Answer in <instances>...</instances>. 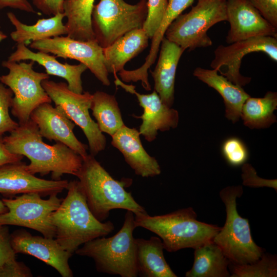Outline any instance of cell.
<instances>
[{
	"label": "cell",
	"mask_w": 277,
	"mask_h": 277,
	"mask_svg": "<svg viewBox=\"0 0 277 277\" xmlns=\"http://www.w3.org/2000/svg\"><path fill=\"white\" fill-rule=\"evenodd\" d=\"M3 139L10 152L29 159L26 168L32 174L51 173L52 180H59L65 174L76 176L82 166L83 157L66 145L56 142L50 145L44 142L37 125L30 118L19 124Z\"/></svg>",
	"instance_id": "obj_1"
},
{
	"label": "cell",
	"mask_w": 277,
	"mask_h": 277,
	"mask_svg": "<svg viewBox=\"0 0 277 277\" xmlns=\"http://www.w3.org/2000/svg\"><path fill=\"white\" fill-rule=\"evenodd\" d=\"M68 192L51 221L55 228V239L67 251L73 254L81 245L113 231L111 221H98L90 210L78 180L69 182Z\"/></svg>",
	"instance_id": "obj_2"
},
{
	"label": "cell",
	"mask_w": 277,
	"mask_h": 277,
	"mask_svg": "<svg viewBox=\"0 0 277 277\" xmlns=\"http://www.w3.org/2000/svg\"><path fill=\"white\" fill-rule=\"evenodd\" d=\"M134 215L136 227H143L157 234L168 252L195 249L213 241L221 229L197 220L196 213L191 207L161 215L150 216L147 213Z\"/></svg>",
	"instance_id": "obj_3"
},
{
	"label": "cell",
	"mask_w": 277,
	"mask_h": 277,
	"mask_svg": "<svg viewBox=\"0 0 277 277\" xmlns=\"http://www.w3.org/2000/svg\"><path fill=\"white\" fill-rule=\"evenodd\" d=\"M83 164L76 177L85 194L88 206L93 215L103 222L113 209L132 211L134 214L147 213L130 192L126 183L113 179L92 154L83 158Z\"/></svg>",
	"instance_id": "obj_4"
},
{
	"label": "cell",
	"mask_w": 277,
	"mask_h": 277,
	"mask_svg": "<svg viewBox=\"0 0 277 277\" xmlns=\"http://www.w3.org/2000/svg\"><path fill=\"white\" fill-rule=\"evenodd\" d=\"M135 228L134 213L127 210L123 226L115 235L89 241L75 253L93 259L97 271L121 277H136V245L133 236Z\"/></svg>",
	"instance_id": "obj_5"
},
{
	"label": "cell",
	"mask_w": 277,
	"mask_h": 277,
	"mask_svg": "<svg viewBox=\"0 0 277 277\" xmlns=\"http://www.w3.org/2000/svg\"><path fill=\"white\" fill-rule=\"evenodd\" d=\"M243 192L240 185L228 186L220 191L226 209V221L213 239L230 263L240 265L253 263L264 253L252 239L248 219L241 216L237 211L236 199Z\"/></svg>",
	"instance_id": "obj_6"
},
{
	"label": "cell",
	"mask_w": 277,
	"mask_h": 277,
	"mask_svg": "<svg viewBox=\"0 0 277 277\" xmlns=\"http://www.w3.org/2000/svg\"><path fill=\"white\" fill-rule=\"evenodd\" d=\"M227 21L226 1L198 0L185 14H180L168 27L165 35L185 50L211 46L207 31L214 25Z\"/></svg>",
	"instance_id": "obj_7"
},
{
	"label": "cell",
	"mask_w": 277,
	"mask_h": 277,
	"mask_svg": "<svg viewBox=\"0 0 277 277\" xmlns=\"http://www.w3.org/2000/svg\"><path fill=\"white\" fill-rule=\"evenodd\" d=\"M147 13V0L134 5L124 0H100L91 14L95 39L103 48L107 47L126 33L142 28Z\"/></svg>",
	"instance_id": "obj_8"
},
{
	"label": "cell",
	"mask_w": 277,
	"mask_h": 277,
	"mask_svg": "<svg viewBox=\"0 0 277 277\" xmlns=\"http://www.w3.org/2000/svg\"><path fill=\"white\" fill-rule=\"evenodd\" d=\"M34 63L33 61L17 63L9 60L2 63L9 72L0 76V82L8 86L14 94L11 112L19 124L29 121L31 113L38 106L52 102L42 85L44 80L49 79V75L34 71Z\"/></svg>",
	"instance_id": "obj_9"
},
{
	"label": "cell",
	"mask_w": 277,
	"mask_h": 277,
	"mask_svg": "<svg viewBox=\"0 0 277 277\" xmlns=\"http://www.w3.org/2000/svg\"><path fill=\"white\" fill-rule=\"evenodd\" d=\"M42 85L55 105L61 107L68 117L83 131L90 154L95 156L103 151L106 146V137L89 113L92 94L88 91L74 92L66 83H56L48 79L44 80Z\"/></svg>",
	"instance_id": "obj_10"
},
{
	"label": "cell",
	"mask_w": 277,
	"mask_h": 277,
	"mask_svg": "<svg viewBox=\"0 0 277 277\" xmlns=\"http://www.w3.org/2000/svg\"><path fill=\"white\" fill-rule=\"evenodd\" d=\"M2 201L8 211L0 214V225L26 227L45 237L55 238L51 216L62 201L57 194L51 195L45 200L38 193H25L14 199L3 198Z\"/></svg>",
	"instance_id": "obj_11"
},
{
	"label": "cell",
	"mask_w": 277,
	"mask_h": 277,
	"mask_svg": "<svg viewBox=\"0 0 277 277\" xmlns=\"http://www.w3.org/2000/svg\"><path fill=\"white\" fill-rule=\"evenodd\" d=\"M30 47L38 51L51 53L56 57L77 60L86 65L103 85H110L103 48L96 39L80 41L68 36H58L32 42Z\"/></svg>",
	"instance_id": "obj_12"
},
{
	"label": "cell",
	"mask_w": 277,
	"mask_h": 277,
	"mask_svg": "<svg viewBox=\"0 0 277 277\" xmlns=\"http://www.w3.org/2000/svg\"><path fill=\"white\" fill-rule=\"evenodd\" d=\"M254 52H264L272 60L277 61V38L271 36H259L248 38L230 44L228 46L220 45L214 50V57L210 66L232 83L244 86L249 83L251 78L241 74L240 69L243 57Z\"/></svg>",
	"instance_id": "obj_13"
},
{
	"label": "cell",
	"mask_w": 277,
	"mask_h": 277,
	"mask_svg": "<svg viewBox=\"0 0 277 277\" xmlns=\"http://www.w3.org/2000/svg\"><path fill=\"white\" fill-rule=\"evenodd\" d=\"M114 83L126 91L136 95L140 106L143 109L142 115L135 117L142 121L139 132L149 142L156 137L158 131H168L175 128L179 123L178 111L164 104L157 92L154 90L150 94H141L135 90L132 85H126L114 74Z\"/></svg>",
	"instance_id": "obj_14"
},
{
	"label": "cell",
	"mask_w": 277,
	"mask_h": 277,
	"mask_svg": "<svg viewBox=\"0 0 277 277\" xmlns=\"http://www.w3.org/2000/svg\"><path fill=\"white\" fill-rule=\"evenodd\" d=\"M11 242L16 254L33 256L54 268L62 277H72L69 265L73 255L66 250L55 238L32 235L25 229L13 231Z\"/></svg>",
	"instance_id": "obj_15"
},
{
	"label": "cell",
	"mask_w": 277,
	"mask_h": 277,
	"mask_svg": "<svg viewBox=\"0 0 277 277\" xmlns=\"http://www.w3.org/2000/svg\"><path fill=\"white\" fill-rule=\"evenodd\" d=\"M22 161L0 166V193L5 195L35 193L41 196L58 194L67 189V180H45L28 172Z\"/></svg>",
	"instance_id": "obj_16"
},
{
	"label": "cell",
	"mask_w": 277,
	"mask_h": 277,
	"mask_svg": "<svg viewBox=\"0 0 277 277\" xmlns=\"http://www.w3.org/2000/svg\"><path fill=\"white\" fill-rule=\"evenodd\" d=\"M227 21L230 29L228 44L259 36L277 38L276 28L265 19L248 0H227Z\"/></svg>",
	"instance_id": "obj_17"
},
{
	"label": "cell",
	"mask_w": 277,
	"mask_h": 277,
	"mask_svg": "<svg viewBox=\"0 0 277 277\" xmlns=\"http://www.w3.org/2000/svg\"><path fill=\"white\" fill-rule=\"evenodd\" d=\"M30 118L36 124L43 137L66 145L83 158L88 154V146L74 135L75 123L61 107H53L49 103H43L33 111Z\"/></svg>",
	"instance_id": "obj_18"
},
{
	"label": "cell",
	"mask_w": 277,
	"mask_h": 277,
	"mask_svg": "<svg viewBox=\"0 0 277 277\" xmlns=\"http://www.w3.org/2000/svg\"><path fill=\"white\" fill-rule=\"evenodd\" d=\"M140 135L136 129L125 125L111 136V144L122 153L136 175L144 177L158 175L161 172L160 166L145 150Z\"/></svg>",
	"instance_id": "obj_19"
},
{
	"label": "cell",
	"mask_w": 277,
	"mask_h": 277,
	"mask_svg": "<svg viewBox=\"0 0 277 277\" xmlns=\"http://www.w3.org/2000/svg\"><path fill=\"white\" fill-rule=\"evenodd\" d=\"M8 60L16 62L33 61L43 66L48 74L64 78L71 91L77 93L83 92L81 76L88 68L82 63L78 65L61 63L55 56L41 51L34 52L24 43L17 44L16 50L10 55Z\"/></svg>",
	"instance_id": "obj_20"
},
{
	"label": "cell",
	"mask_w": 277,
	"mask_h": 277,
	"mask_svg": "<svg viewBox=\"0 0 277 277\" xmlns=\"http://www.w3.org/2000/svg\"><path fill=\"white\" fill-rule=\"evenodd\" d=\"M157 64L151 71L154 90L162 102L171 107L174 101V83L177 66L185 50L165 36L161 43Z\"/></svg>",
	"instance_id": "obj_21"
},
{
	"label": "cell",
	"mask_w": 277,
	"mask_h": 277,
	"mask_svg": "<svg viewBox=\"0 0 277 277\" xmlns=\"http://www.w3.org/2000/svg\"><path fill=\"white\" fill-rule=\"evenodd\" d=\"M193 74L199 80L216 90L222 96L225 105V116L233 123L241 117L242 106L250 96L242 86L234 84L216 69L196 67Z\"/></svg>",
	"instance_id": "obj_22"
},
{
	"label": "cell",
	"mask_w": 277,
	"mask_h": 277,
	"mask_svg": "<svg viewBox=\"0 0 277 277\" xmlns=\"http://www.w3.org/2000/svg\"><path fill=\"white\" fill-rule=\"evenodd\" d=\"M149 37L143 28L132 30L103 48L105 63L108 73L116 74L127 62L148 46Z\"/></svg>",
	"instance_id": "obj_23"
},
{
	"label": "cell",
	"mask_w": 277,
	"mask_h": 277,
	"mask_svg": "<svg viewBox=\"0 0 277 277\" xmlns=\"http://www.w3.org/2000/svg\"><path fill=\"white\" fill-rule=\"evenodd\" d=\"M138 275L143 277H176L167 263L160 238L135 239Z\"/></svg>",
	"instance_id": "obj_24"
},
{
	"label": "cell",
	"mask_w": 277,
	"mask_h": 277,
	"mask_svg": "<svg viewBox=\"0 0 277 277\" xmlns=\"http://www.w3.org/2000/svg\"><path fill=\"white\" fill-rule=\"evenodd\" d=\"M7 15L15 28V30L10 33V36L17 44H26L30 41H37L67 34V28L63 23L65 17L64 12L49 18L39 19L33 25L23 24L11 12H8Z\"/></svg>",
	"instance_id": "obj_25"
},
{
	"label": "cell",
	"mask_w": 277,
	"mask_h": 277,
	"mask_svg": "<svg viewBox=\"0 0 277 277\" xmlns=\"http://www.w3.org/2000/svg\"><path fill=\"white\" fill-rule=\"evenodd\" d=\"M194 260L186 277L230 276L229 260L221 248L213 241L194 249Z\"/></svg>",
	"instance_id": "obj_26"
},
{
	"label": "cell",
	"mask_w": 277,
	"mask_h": 277,
	"mask_svg": "<svg viewBox=\"0 0 277 277\" xmlns=\"http://www.w3.org/2000/svg\"><path fill=\"white\" fill-rule=\"evenodd\" d=\"M94 2V0H64L67 36L80 41L95 39L91 25Z\"/></svg>",
	"instance_id": "obj_27"
},
{
	"label": "cell",
	"mask_w": 277,
	"mask_h": 277,
	"mask_svg": "<svg viewBox=\"0 0 277 277\" xmlns=\"http://www.w3.org/2000/svg\"><path fill=\"white\" fill-rule=\"evenodd\" d=\"M195 0H168V4L161 24L152 37L149 53L144 64L140 68L131 71L132 77L137 81L146 83L148 81V70L154 64L159 50L160 46L165 32L169 25Z\"/></svg>",
	"instance_id": "obj_28"
},
{
	"label": "cell",
	"mask_w": 277,
	"mask_h": 277,
	"mask_svg": "<svg viewBox=\"0 0 277 277\" xmlns=\"http://www.w3.org/2000/svg\"><path fill=\"white\" fill-rule=\"evenodd\" d=\"M277 109V93L268 91L263 97L249 96L244 102L241 117L251 129L267 128L276 122L273 112Z\"/></svg>",
	"instance_id": "obj_29"
},
{
	"label": "cell",
	"mask_w": 277,
	"mask_h": 277,
	"mask_svg": "<svg viewBox=\"0 0 277 277\" xmlns=\"http://www.w3.org/2000/svg\"><path fill=\"white\" fill-rule=\"evenodd\" d=\"M100 130L111 136L125 125L118 103L113 95L97 91L90 107Z\"/></svg>",
	"instance_id": "obj_30"
},
{
	"label": "cell",
	"mask_w": 277,
	"mask_h": 277,
	"mask_svg": "<svg viewBox=\"0 0 277 277\" xmlns=\"http://www.w3.org/2000/svg\"><path fill=\"white\" fill-rule=\"evenodd\" d=\"M228 269L231 277H276L277 258L263 253L258 260L250 264L240 265L230 262Z\"/></svg>",
	"instance_id": "obj_31"
},
{
	"label": "cell",
	"mask_w": 277,
	"mask_h": 277,
	"mask_svg": "<svg viewBox=\"0 0 277 277\" xmlns=\"http://www.w3.org/2000/svg\"><path fill=\"white\" fill-rule=\"evenodd\" d=\"M222 153L227 163L234 167L244 164L249 156L245 144L235 137H229L223 142Z\"/></svg>",
	"instance_id": "obj_32"
},
{
	"label": "cell",
	"mask_w": 277,
	"mask_h": 277,
	"mask_svg": "<svg viewBox=\"0 0 277 277\" xmlns=\"http://www.w3.org/2000/svg\"><path fill=\"white\" fill-rule=\"evenodd\" d=\"M13 93L10 88L0 83V136L16 129L19 123L11 118L9 109L12 107Z\"/></svg>",
	"instance_id": "obj_33"
},
{
	"label": "cell",
	"mask_w": 277,
	"mask_h": 277,
	"mask_svg": "<svg viewBox=\"0 0 277 277\" xmlns=\"http://www.w3.org/2000/svg\"><path fill=\"white\" fill-rule=\"evenodd\" d=\"M168 4V0H147L148 13L143 29L152 38L159 28Z\"/></svg>",
	"instance_id": "obj_34"
},
{
	"label": "cell",
	"mask_w": 277,
	"mask_h": 277,
	"mask_svg": "<svg viewBox=\"0 0 277 277\" xmlns=\"http://www.w3.org/2000/svg\"><path fill=\"white\" fill-rule=\"evenodd\" d=\"M242 170L244 185L252 187H271L276 191V180H266L260 177L255 169L248 164H243Z\"/></svg>",
	"instance_id": "obj_35"
},
{
	"label": "cell",
	"mask_w": 277,
	"mask_h": 277,
	"mask_svg": "<svg viewBox=\"0 0 277 277\" xmlns=\"http://www.w3.org/2000/svg\"><path fill=\"white\" fill-rule=\"evenodd\" d=\"M262 16L277 28V0H248Z\"/></svg>",
	"instance_id": "obj_36"
},
{
	"label": "cell",
	"mask_w": 277,
	"mask_h": 277,
	"mask_svg": "<svg viewBox=\"0 0 277 277\" xmlns=\"http://www.w3.org/2000/svg\"><path fill=\"white\" fill-rule=\"evenodd\" d=\"M16 259L11 242V234L7 225H0V267L6 262Z\"/></svg>",
	"instance_id": "obj_37"
},
{
	"label": "cell",
	"mask_w": 277,
	"mask_h": 277,
	"mask_svg": "<svg viewBox=\"0 0 277 277\" xmlns=\"http://www.w3.org/2000/svg\"><path fill=\"white\" fill-rule=\"evenodd\" d=\"M30 269L16 259L8 261L0 267V277H31Z\"/></svg>",
	"instance_id": "obj_38"
},
{
	"label": "cell",
	"mask_w": 277,
	"mask_h": 277,
	"mask_svg": "<svg viewBox=\"0 0 277 277\" xmlns=\"http://www.w3.org/2000/svg\"><path fill=\"white\" fill-rule=\"evenodd\" d=\"M33 4L41 12L48 15L63 13L64 0H32Z\"/></svg>",
	"instance_id": "obj_39"
},
{
	"label": "cell",
	"mask_w": 277,
	"mask_h": 277,
	"mask_svg": "<svg viewBox=\"0 0 277 277\" xmlns=\"http://www.w3.org/2000/svg\"><path fill=\"white\" fill-rule=\"evenodd\" d=\"M6 7L19 9L27 12L39 14L36 11L28 0H0V9Z\"/></svg>",
	"instance_id": "obj_40"
},
{
	"label": "cell",
	"mask_w": 277,
	"mask_h": 277,
	"mask_svg": "<svg viewBox=\"0 0 277 277\" xmlns=\"http://www.w3.org/2000/svg\"><path fill=\"white\" fill-rule=\"evenodd\" d=\"M23 157V155L10 152L5 146L3 137L0 136V166L8 163L22 161Z\"/></svg>",
	"instance_id": "obj_41"
},
{
	"label": "cell",
	"mask_w": 277,
	"mask_h": 277,
	"mask_svg": "<svg viewBox=\"0 0 277 277\" xmlns=\"http://www.w3.org/2000/svg\"><path fill=\"white\" fill-rule=\"evenodd\" d=\"M8 211V209L3 201L0 200V214L4 213Z\"/></svg>",
	"instance_id": "obj_42"
},
{
	"label": "cell",
	"mask_w": 277,
	"mask_h": 277,
	"mask_svg": "<svg viewBox=\"0 0 277 277\" xmlns=\"http://www.w3.org/2000/svg\"><path fill=\"white\" fill-rule=\"evenodd\" d=\"M7 37L6 34L0 30V42Z\"/></svg>",
	"instance_id": "obj_43"
},
{
	"label": "cell",
	"mask_w": 277,
	"mask_h": 277,
	"mask_svg": "<svg viewBox=\"0 0 277 277\" xmlns=\"http://www.w3.org/2000/svg\"><path fill=\"white\" fill-rule=\"evenodd\" d=\"M225 1H227V0H225Z\"/></svg>",
	"instance_id": "obj_44"
}]
</instances>
